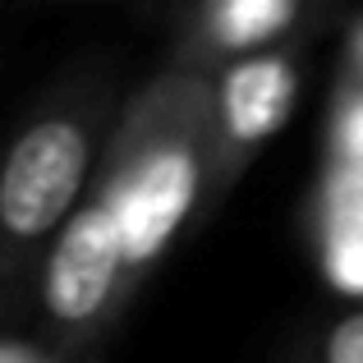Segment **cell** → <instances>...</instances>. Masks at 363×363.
<instances>
[{
  "instance_id": "1",
  "label": "cell",
  "mask_w": 363,
  "mask_h": 363,
  "mask_svg": "<svg viewBox=\"0 0 363 363\" xmlns=\"http://www.w3.org/2000/svg\"><path fill=\"white\" fill-rule=\"evenodd\" d=\"M212 175V69L170 51L124 97L92 189L111 198L124 230L129 276L143 290L161 257L207 221Z\"/></svg>"
},
{
  "instance_id": "2",
  "label": "cell",
  "mask_w": 363,
  "mask_h": 363,
  "mask_svg": "<svg viewBox=\"0 0 363 363\" xmlns=\"http://www.w3.org/2000/svg\"><path fill=\"white\" fill-rule=\"evenodd\" d=\"M124 101L111 69H74L0 152V313L14 318L51 240L83 207Z\"/></svg>"
},
{
  "instance_id": "3",
  "label": "cell",
  "mask_w": 363,
  "mask_h": 363,
  "mask_svg": "<svg viewBox=\"0 0 363 363\" xmlns=\"http://www.w3.org/2000/svg\"><path fill=\"white\" fill-rule=\"evenodd\" d=\"M138 294L129 276L124 230L106 194L88 189L83 207L65 221L33 276V308L42 322V345L79 359L111 336L124 303Z\"/></svg>"
},
{
  "instance_id": "4",
  "label": "cell",
  "mask_w": 363,
  "mask_h": 363,
  "mask_svg": "<svg viewBox=\"0 0 363 363\" xmlns=\"http://www.w3.org/2000/svg\"><path fill=\"white\" fill-rule=\"evenodd\" d=\"M303 88L299 46L221 65L212 74V175H207V221L235 194L257 152L285 129Z\"/></svg>"
},
{
  "instance_id": "5",
  "label": "cell",
  "mask_w": 363,
  "mask_h": 363,
  "mask_svg": "<svg viewBox=\"0 0 363 363\" xmlns=\"http://www.w3.org/2000/svg\"><path fill=\"white\" fill-rule=\"evenodd\" d=\"M322 18L327 9L313 0H207V5L179 9L170 51L216 74L221 65L308 42Z\"/></svg>"
},
{
  "instance_id": "6",
  "label": "cell",
  "mask_w": 363,
  "mask_h": 363,
  "mask_svg": "<svg viewBox=\"0 0 363 363\" xmlns=\"http://www.w3.org/2000/svg\"><path fill=\"white\" fill-rule=\"evenodd\" d=\"M290 363H363V308L322 322L313 336L299 340Z\"/></svg>"
},
{
  "instance_id": "7",
  "label": "cell",
  "mask_w": 363,
  "mask_h": 363,
  "mask_svg": "<svg viewBox=\"0 0 363 363\" xmlns=\"http://www.w3.org/2000/svg\"><path fill=\"white\" fill-rule=\"evenodd\" d=\"M336 147H340V161H354L363 170V88L350 83L345 92V106H340V120H336Z\"/></svg>"
},
{
  "instance_id": "8",
  "label": "cell",
  "mask_w": 363,
  "mask_h": 363,
  "mask_svg": "<svg viewBox=\"0 0 363 363\" xmlns=\"http://www.w3.org/2000/svg\"><path fill=\"white\" fill-rule=\"evenodd\" d=\"M0 363H69L65 354L37 345V340H18V336H5L0 340Z\"/></svg>"
},
{
  "instance_id": "9",
  "label": "cell",
  "mask_w": 363,
  "mask_h": 363,
  "mask_svg": "<svg viewBox=\"0 0 363 363\" xmlns=\"http://www.w3.org/2000/svg\"><path fill=\"white\" fill-rule=\"evenodd\" d=\"M345 65H350V83H359V88H363V18L354 23V33H350Z\"/></svg>"
}]
</instances>
